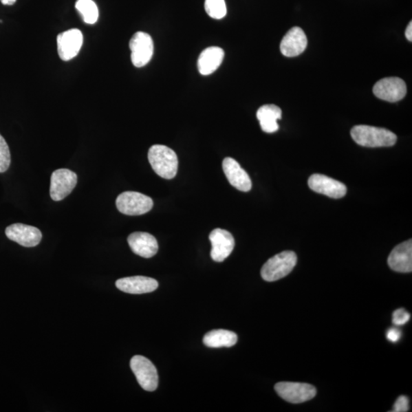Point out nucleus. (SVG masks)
<instances>
[{
	"label": "nucleus",
	"instance_id": "1",
	"mask_svg": "<svg viewBox=\"0 0 412 412\" xmlns=\"http://www.w3.org/2000/svg\"><path fill=\"white\" fill-rule=\"evenodd\" d=\"M351 135L356 143L367 148L391 147L397 142V136L393 132L369 125H356L351 129Z\"/></svg>",
	"mask_w": 412,
	"mask_h": 412
},
{
	"label": "nucleus",
	"instance_id": "2",
	"mask_svg": "<svg viewBox=\"0 0 412 412\" xmlns=\"http://www.w3.org/2000/svg\"><path fill=\"white\" fill-rule=\"evenodd\" d=\"M149 160L158 176L166 180L176 177L178 170L177 153L165 145H153L149 151Z\"/></svg>",
	"mask_w": 412,
	"mask_h": 412
},
{
	"label": "nucleus",
	"instance_id": "3",
	"mask_svg": "<svg viewBox=\"0 0 412 412\" xmlns=\"http://www.w3.org/2000/svg\"><path fill=\"white\" fill-rule=\"evenodd\" d=\"M297 263L296 253L285 250L271 257L261 269V277L265 281L274 282L289 275Z\"/></svg>",
	"mask_w": 412,
	"mask_h": 412
},
{
	"label": "nucleus",
	"instance_id": "4",
	"mask_svg": "<svg viewBox=\"0 0 412 412\" xmlns=\"http://www.w3.org/2000/svg\"><path fill=\"white\" fill-rule=\"evenodd\" d=\"M116 207L121 213L127 215H141L151 210L153 202L148 195L138 192L121 193L116 199Z\"/></svg>",
	"mask_w": 412,
	"mask_h": 412
},
{
	"label": "nucleus",
	"instance_id": "5",
	"mask_svg": "<svg viewBox=\"0 0 412 412\" xmlns=\"http://www.w3.org/2000/svg\"><path fill=\"white\" fill-rule=\"evenodd\" d=\"M130 366L136 376L139 385L143 389L148 392H153L157 389L158 387V370L151 360L143 356L136 355L131 358Z\"/></svg>",
	"mask_w": 412,
	"mask_h": 412
},
{
	"label": "nucleus",
	"instance_id": "6",
	"mask_svg": "<svg viewBox=\"0 0 412 412\" xmlns=\"http://www.w3.org/2000/svg\"><path fill=\"white\" fill-rule=\"evenodd\" d=\"M277 394L286 402L293 404L310 401L316 395L315 387L308 383L282 382L276 384Z\"/></svg>",
	"mask_w": 412,
	"mask_h": 412
},
{
	"label": "nucleus",
	"instance_id": "7",
	"mask_svg": "<svg viewBox=\"0 0 412 412\" xmlns=\"http://www.w3.org/2000/svg\"><path fill=\"white\" fill-rule=\"evenodd\" d=\"M132 64L136 67L148 65L153 54V43L148 33L138 32L130 40Z\"/></svg>",
	"mask_w": 412,
	"mask_h": 412
},
{
	"label": "nucleus",
	"instance_id": "8",
	"mask_svg": "<svg viewBox=\"0 0 412 412\" xmlns=\"http://www.w3.org/2000/svg\"><path fill=\"white\" fill-rule=\"evenodd\" d=\"M78 184V175L68 169H58L52 173L50 195L52 200L58 202L71 194Z\"/></svg>",
	"mask_w": 412,
	"mask_h": 412
},
{
	"label": "nucleus",
	"instance_id": "9",
	"mask_svg": "<svg viewBox=\"0 0 412 412\" xmlns=\"http://www.w3.org/2000/svg\"><path fill=\"white\" fill-rule=\"evenodd\" d=\"M373 94L379 99L389 102L400 101L407 94L406 83L399 78H387L377 82Z\"/></svg>",
	"mask_w": 412,
	"mask_h": 412
},
{
	"label": "nucleus",
	"instance_id": "10",
	"mask_svg": "<svg viewBox=\"0 0 412 412\" xmlns=\"http://www.w3.org/2000/svg\"><path fill=\"white\" fill-rule=\"evenodd\" d=\"M212 243L211 257L215 262L224 261L232 253L235 248V239L228 230L215 228L209 235Z\"/></svg>",
	"mask_w": 412,
	"mask_h": 412
},
{
	"label": "nucleus",
	"instance_id": "11",
	"mask_svg": "<svg viewBox=\"0 0 412 412\" xmlns=\"http://www.w3.org/2000/svg\"><path fill=\"white\" fill-rule=\"evenodd\" d=\"M5 232L10 240L25 248L37 246L43 239V234L39 228L21 223L7 227Z\"/></svg>",
	"mask_w": 412,
	"mask_h": 412
},
{
	"label": "nucleus",
	"instance_id": "12",
	"mask_svg": "<svg viewBox=\"0 0 412 412\" xmlns=\"http://www.w3.org/2000/svg\"><path fill=\"white\" fill-rule=\"evenodd\" d=\"M58 52L62 61H71L78 55L83 43L80 30L73 29L58 34L57 37Z\"/></svg>",
	"mask_w": 412,
	"mask_h": 412
},
{
	"label": "nucleus",
	"instance_id": "13",
	"mask_svg": "<svg viewBox=\"0 0 412 412\" xmlns=\"http://www.w3.org/2000/svg\"><path fill=\"white\" fill-rule=\"evenodd\" d=\"M308 184L314 192L332 199H340L347 193V187L344 184L323 174H313L309 179Z\"/></svg>",
	"mask_w": 412,
	"mask_h": 412
},
{
	"label": "nucleus",
	"instance_id": "14",
	"mask_svg": "<svg viewBox=\"0 0 412 412\" xmlns=\"http://www.w3.org/2000/svg\"><path fill=\"white\" fill-rule=\"evenodd\" d=\"M223 171L230 185L242 192H249L252 188V182L248 174L239 163L232 158H226L222 163Z\"/></svg>",
	"mask_w": 412,
	"mask_h": 412
},
{
	"label": "nucleus",
	"instance_id": "15",
	"mask_svg": "<svg viewBox=\"0 0 412 412\" xmlns=\"http://www.w3.org/2000/svg\"><path fill=\"white\" fill-rule=\"evenodd\" d=\"M308 40L304 31L299 27H293L285 34L281 43V53L288 58L297 57L304 52Z\"/></svg>",
	"mask_w": 412,
	"mask_h": 412
},
{
	"label": "nucleus",
	"instance_id": "16",
	"mask_svg": "<svg viewBox=\"0 0 412 412\" xmlns=\"http://www.w3.org/2000/svg\"><path fill=\"white\" fill-rule=\"evenodd\" d=\"M116 285L118 290L129 294H144L155 291L158 288L156 279L142 276L118 279Z\"/></svg>",
	"mask_w": 412,
	"mask_h": 412
},
{
	"label": "nucleus",
	"instance_id": "17",
	"mask_svg": "<svg viewBox=\"0 0 412 412\" xmlns=\"http://www.w3.org/2000/svg\"><path fill=\"white\" fill-rule=\"evenodd\" d=\"M391 269L399 273H411L412 271V241L410 239L397 246L388 258Z\"/></svg>",
	"mask_w": 412,
	"mask_h": 412
},
{
	"label": "nucleus",
	"instance_id": "18",
	"mask_svg": "<svg viewBox=\"0 0 412 412\" xmlns=\"http://www.w3.org/2000/svg\"><path fill=\"white\" fill-rule=\"evenodd\" d=\"M129 247L133 252L144 258L155 256L158 251V243L155 237L147 232H134L128 237Z\"/></svg>",
	"mask_w": 412,
	"mask_h": 412
},
{
	"label": "nucleus",
	"instance_id": "19",
	"mask_svg": "<svg viewBox=\"0 0 412 412\" xmlns=\"http://www.w3.org/2000/svg\"><path fill=\"white\" fill-rule=\"evenodd\" d=\"M225 57L223 49L219 47H209L199 55L197 66L202 75L208 76L217 69Z\"/></svg>",
	"mask_w": 412,
	"mask_h": 412
},
{
	"label": "nucleus",
	"instance_id": "20",
	"mask_svg": "<svg viewBox=\"0 0 412 412\" xmlns=\"http://www.w3.org/2000/svg\"><path fill=\"white\" fill-rule=\"evenodd\" d=\"M261 129L267 133H274L279 129L277 121L281 120L282 110L276 105H264L257 113Z\"/></svg>",
	"mask_w": 412,
	"mask_h": 412
},
{
	"label": "nucleus",
	"instance_id": "21",
	"mask_svg": "<svg viewBox=\"0 0 412 412\" xmlns=\"http://www.w3.org/2000/svg\"><path fill=\"white\" fill-rule=\"evenodd\" d=\"M237 335L228 330H213L204 338L206 346L212 348L230 347L236 345Z\"/></svg>",
	"mask_w": 412,
	"mask_h": 412
},
{
	"label": "nucleus",
	"instance_id": "22",
	"mask_svg": "<svg viewBox=\"0 0 412 412\" xmlns=\"http://www.w3.org/2000/svg\"><path fill=\"white\" fill-rule=\"evenodd\" d=\"M75 6L86 23L92 25L97 22L99 10L93 0H78Z\"/></svg>",
	"mask_w": 412,
	"mask_h": 412
},
{
	"label": "nucleus",
	"instance_id": "23",
	"mask_svg": "<svg viewBox=\"0 0 412 412\" xmlns=\"http://www.w3.org/2000/svg\"><path fill=\"white\" fill-rule=\"evenodd\" d=\"M205 10L208 15L215 19H221L227 13L225 0H206Z\"/></svg>",
	"mask_w": 412,
	"mask_h": 412
},
{
	"label": "nucleus",
	"instance_id": "24",
	"mask_svg": "<svg viewBox=\"0 0 412 412\" xmlns=\"http://www.w3.org/2000/svg\"><path fill=\"white\" fill-rule=\"evenodd\" d=\"M11 164V155L8 144L0 134V173L9 169Z\"/></svg>",
	"mask_w": 412,
	"mask_h": 412
},
{
	"label": "nucleus",
	"instance_id": "25",
	"mask_svg": "<svg viewBox=\"0 0 412 412\" xmlns=\"http://www.w3.org/2000/svg\"><path fill=\"white\" fill-rule=\"evenodd\" d=\"M410 314L404 309L397 310L393 315V323L395 325H403L409 323Z\"/></svg>",
	"mask_w": 412,
	"mask_h": 412
},
{
	"label": "nucleus",
	"instance_id": "26",
	"mask_svg": "<svg viewBox=\"0 0 412 412\" xmlns=\"http://www.w3.org/2000/svg\"><path fill=\"white\" fill-rule=\"evenodd\" d=\"M409 411V400L408 397L402 395L394 404L392 412H407Z\"/></svg>",
	"mask_w": 412,
	"mask_h": 412
},
{
	"label": "nucleus",
	"instance_id": "27",
	"mask_svg": "<svg viewBox=\"0 0 412 412\" xmlns=\"http://www.w3.org/2000/svg\"><path fill=\"white\" fill-rule=\"evenodd\" d=\"M402 336V333L397 328H390L387 332V339L393 342V343H396V342L399 341Z\"/></svg>",
	"mask_w": 412,
	"mask_h": 412
},
{
	"label": "nucleus",
	"instance_id": "28",
	"mask_svg": "<svg viewBox=\"0 0 412 412\" xmlns=\"http://www.w3.org/2000/svg\"><path fill=\"white\" fill-rule=\"evenodd\" d=\"M406 37L409 41H412V23L410 22L406 30Z\"/></svg>",
	"mask_w": 412,
	"mask_h": 412
},
{
	"label": "nucleus",
	"instance_id": "29",
	"mask_svg": "<svg viewBox=\"0 0 412 412\" xmlns=\"http://www.w3.org/2000/svg\"><path fill=\"white\" fill-rule=\"evenodd\" d=\"M5 6H12L16 3L17 0H0Z\"/></svg>",
	"mask_w": 412,
	"mask_h": 412
}]
</instances>
